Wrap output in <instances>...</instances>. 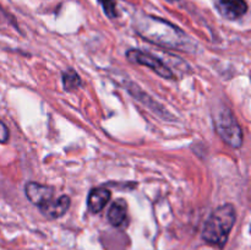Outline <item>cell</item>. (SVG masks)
Masks as SVG:
<instances>
[{"label":"cell","instance_id":"1","mask_svg":"<svg viewBox=\"0 0 251 250\" xmlns=\"http://www.w3.org/2000/svg\"><path fill=\"white\" fill-rule=\"evenodd\" d=\"M235 217V208L230 203L216 208L206 221L202 229V239L208 244L222 249L234 225Z\"/></svg>","mask_w":251,"mask_h":250},{"label":"cell","instance_id":"2","mask_svg":"<svg viewBox=\"0 0 251 250\" xmlns=\"http://www.w3.org/2000/svg\"><path fill=\"white\" fill-rule=\"evenodd\" d=\"M216 129L223 141L232 147H240L243 142V132L237 120L228 109L223 110L216 119Z\"/></svg>","mask_w":251,"mask_h":250},{"label":"cell","instance_id":"3","mask_svg":"<svg viewBox=\"0 0 251 250\" xmlns=\"http://www.w3.org/2000/svg\"><path fill=\"white\" fill-rule=\"evenodd\" d=\"M127 59H129L131 63L140 64V65H144L150 68L151 70H153L157 75H159L163 78H173L174 75L172 73L171 69L166 65L162 60H159L156 56L151 55L149 53H145V51L137 50V49H131L126 53Z\"/></svg>","mask_w":251,"mask_h":250},{"label":"cell","instance_id":"4","mask_svg":"<svg viewBox=\"0 0 251 250\" xmlns=\"http://www.w3.org/2000/svg\"><path fill=\"white\" fill-rule=\"evenodd\" d=\"M27 198L32 203L37 206H43L47 202L53 200L54 188L47 185H42L38 183H28L25 188Z\"/></svg>","mask_w":251,"mask_h":250},{"label":"cell","instance_id":"5","mask_svg":"<svg viewBox=\"0 0 251 250\" xmlns=\"http://www.w3.org/2000/svg\"><path fill=\"white\" fill-rule=\"evenodd\" d=\"M217 9L222 16L228 20H238L248 11L245 0H218Z\"/></svg>","mask_w":251,"mask_h":250},{"label":"cell","instance_id":"6","mask_svg":"<svg viewBox=\"0 0 251 250\" xmlns=\"http://www.w3.org/2000/svg\"><path fill=\"white\" fill-rule=\"evenodd\" d=\"M69 207H70V198L69 196H60L56 200H51L47 202L46 205L41 206V212L46 217L54 220V218L61 217L69 210Z\"/></svg>","mask_w":251,"mask_h":250},{"label":"cell","instance_id":"7","mask_svg":"<svg viewBox=\"0 0 251 250\" xmlns=\"http://www.w3.org/2000/svg\"><path fill=\"white\" fill-rule=\"evenodd\" d=\"M110 191L105 188H96L91 190L88 195V208L91 212L98 213L104 208V206L109 202Z\"/></svg>","mask_w":251,"mask_h":250},{"label":"cell","instance_id":"8","mask_svg":"<svg viewBox=\"0 0 251 250\" xmlns=\"http://www.w3.org/2000/svg\"><path fill=\"white\" fill-rule=\"evenodd\" d=\"M108 220L115 227H119L126 220V205L125 201L117 200L108 211Z\"/></svg>","mask_w":251,"mask_h":250},{"label":"cell","instance_id":"9","mask_svg":"<svg viewBox=\"0 0 251 250\" xmlns=\"http://www.w3.org/2000/svg\"><path fill=\"white\" fill-rule=\"evenodd\" d=\"M63 82L64 88L66 91H73L81 85L80 77H78V75L74 70H69L66 73H64Z\"/></svg>","mask_w":251,"mask_h":250},{"label":"cell","instance_id":"10","mask_svg":"<svg viewBox=\"0 0 251 250\" xmlns=\"http://www.w3.org/2000/svg\"><path fill=\"white\" fill-rule=\"evenodd\" d=\"M100 2L108 17L113 19V17L117 16V2H115V0H100Z\"/></svg>","mask_w":251,"mask_h":250},{"label":"cell","instance_id":"11","mask_svg":"<svg viewBox=\"0 0 251 250\" xmlns=\"http://www.w3.org/2000/svg\"><path fill=\"white\" fill-rule=\"evenodd\" d=\"M9 140V129L2 122H0V144H5Z\"/></svg>","mask_w":251,"mask_h":250}]
</instances>
